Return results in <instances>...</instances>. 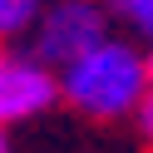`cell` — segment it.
<instances>
[{"label": "cell", "instance_id": "6da1fadb", "mask_svg": "<svg viewBox=\"0 0 153 153\" xmlns=\"http://www.w3.org/2000/svg\"><path fill=\"white\" fill-rule=\"evenodd\" d=\"M59 89L89 119H123L148 94V64L128 40L109 35V40H99L94 50H84L79 59H69L59 69Z\"/></svg>", "mask_w": 153, "mask_h": 153}, {"label": "cell", "instance_id": "7a4b0ae2", "mask_svg": "<svg viewBox=\"0 0 153 153\" xmlns=\"http://www.w3.org/2000/svg\"><path fill=\"white\" fill-rule=\"evenodd\" d=\"M99 40H109V10L99 0H54L35 20V59L50 69H64Z\"/></svg>", "mask_w": 153, "mask_h": 153}, {"label": "cell", "instance_id": "3957f363", "mask_svg": "<svg viewBox=\"0 0 153 153\" xmlns=\"http://www.w3.org/2000/svg\"><path fill=\"white\" fill-rule=\"evenodd\" d=\"M54 99H59V74H54L50 64H40L35 54L0 64V128L45 114Z\"/></svg>", "mask_w": 153, "mask_h": 153}, {"label": "cell", "instance_id": "277c9868", "mask_svg": "<svg viewBox=\"0 0 153 153\" xmlns=\"http://www.w3.org/2000/svg\"><path fill=\"white\" fill-rule=\"evenodd\" d=\"M40 10H45V0H0V40L35 30Z\"/></svg>", "mask_w": 153, "mask_h": 153}, {"label": "cell", "instance_id": "5b68a950", "mask_svg": "<svg viewBox=\"0 0 153 153\" xmlns=\"http://www.w3.org/2000/svg\"><path fill=\"white\" fill-rule=\"evenodd\" d=\"M114 15H119L138 40H153V0H114Z\"/></svg>", "mask_w": 153, "mask_h": 153}, {"label": "cell", "instance_id": "8992f818", "mask_svg": "<svg viewBox=\"0 0 153 153\" xmlns=\"http://www.w3.org/2000/svg\"><path fill=\"white\" fill-rule=\"evenodd\" d=\"M133 119H138V133H143V138L153 143V89H148V94L138 99V109H133Z\"/></svg>", "mask_w": 153, "mask_h": 153}, {"label": "cell", "instance_id": "52a82bcc", "mask_svg": "<svg viewBox=\"0 0 153 153\" xmlns=\"http://www.w3.org/2000/svg\"><path fill=\"white\" fill-rule=\"evenodd\" d=\"M143 64H148V89H153V54H148V59H143Z\"/></svg>", "mask_w": 153, "mask_h": 153}, {"label": "cell", "instance_id": "ba28073f", "mask_svg": "<svg viewBox=\"0 0 153 153\" xmlns=\"http://www.w3.org/2000/svg\"><path fill=\"white\" fill-rule=\"evenodd\" d=\"M0 153H10V143H5V128H0Z\"/></svg>", "mask_w": 153, "mask_h": 153}, {"label": "cell", "instance_id": "9c48e42d", "mask_svg": "<svg viewBox=\"0 0 153 153\" xmlns=\"http://www.w3.org/2000/svg\"><path fill=\"white\" fill-rule=\"evenodd\" d=\"M0 64H5V54H0Z\"/></svg>", "mask_w": 153, "mask_h": 153}]
</instances>
